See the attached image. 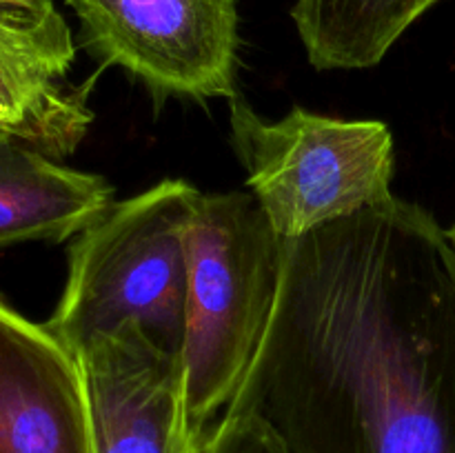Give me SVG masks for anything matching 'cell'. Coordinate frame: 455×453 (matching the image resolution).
Masks as SVG:
<instances>
[{
	"mask_svg": "<svg viewBox=\"0 0 455 453\" xmlns=\"http://www.w3.org/2000/svg\"><path fill=\"white\" fill-rule=\"evenodd\" d=\"M284 453H455V242L391 198L287 240L260 351L227 407Z\"/></svg>",
	"mask_w": 455,
	"mask_h": 453,
	"instance_id": "cell-1",
	"label": "cell"
},
{
	"mask_svg": "<svg viewBox=\"0 0 455 453\" xmlns=\"http://www.w3.org/2000/svg\"><path fill=\"white\" fill-rule=\"evenodd\" d=\"M80 44L118 67L156 102L238 96V0H65Z\"/></svg>",
	"mask_w": 455,
	"mask_h": 453,
	"instance_id": "cell-5",
	"label": "cell"
},
{
	"mask_svg": "<svg viewBox=\"0 0 455 453\" xmlns=\"http://www.w3.org/2000/svg\"><path fill=\"white\" fill-rule=\"evenodd\" d=\"M196 453H284L262 422L225 411L203 435Z\"/></svg>",
	"mask_w": 455,
	"mask_h": 453,
	"instance_id": "cell-11",
	"label": "cell"
},
{
	"mask_svg": "<svg viewBox=\"0 0 455 453\" xmlns=\"http://www.w3.org/2000/svg\"><path fill=\"white\" fill-rule=\"evenodd\" d=\"M287 240L251 191L196 198L185 229L182 371L196 442L227 411L260 351L283 280Z\"/></svg>",
	"mask_w": 455,
	"mask_h": 453,
	"instance_id": "cell-2",
	"label": "cell"
},
{
	"mask_svg": "<svg viewBox=\"0 0 455 453\" xmlns=\"http://www.w3.org/2000/svg\"><path fill=\"white\" fill-rule=\"evenodd\" d=\"M114 187L13 138H0V249L65 242L114 204Z\"/></svg>",
	"mask_w": 455,
	"mask_h": 453,
	"instance_id": "cell-9",
	"label": "cell"
},
{
	"mask_svg": "<svg viewBox=\"0 0 455 453\" xmlns=\"http://www.w3.org/2000/svg\"><path fill=\"white\" fill-rule=\"evenodd\" d=\"M0 453H96L78 358L3 298Z\"/></svg>",
	"mask_w": 455,
	"mask_h": 453,
	"instance_id": "cell-8",
	"label": "cell"
},
{
	"mask_svg": "<svg viewBox=\"0 0 455 453\" xmlns=\"http://www.w3.org/2000/svg\"><path fill=\"white\" fill-rule=\"evenodd\" d=\"M449 235H451V240L455 242V220H453V225L449 226Z\"/></svg>",
	"mask_w": 455,
	"mask_h": 453,
	"instance_id": "cell-12",
	"label": "cell"
},
{
	"mask_svg": "<svg viewBox=\"0 0 455 453\" xmlns=\"http://www.w3.org/2000/svg\"><path fill=\"white\" fill-rule=\"evenodd\" d=\"M96 453H196L182 358L138 324L89 340L76 354Z\"/></svg>",
	"mask_w": 455,
	"mask_h": 453,
	"instance_id": "cell-6",
	"label": "cell"
},
{
	"mask_svg": "<svg viewBox=\"0 0 455 453\" xmlns=\"http://www.w3.org/2000/svg\"><path fill=\"white\" fill-rule=\"evenodd\" d=\"M443 0H296L291 18L320 71L369 69Z\"/></svg>",
	"mask_w": 455,
	"mask_h": 453,
	"instance_id": "cell-10",
	"label": "cell"
},
{
	"mask_svg": "<svg viewBox=\"0 0 455 453\" xmlns=\"http://www.w3.org/2000/svg\"><path fill=\"white\" fill-rule=\"evenodd\" d=\"M231 147L275 234L296 240L394 198V136L380 120H342L293 107L267 120L229 100Z\"/></svg>",
	"mask_w": 455,
	"mask_h": 453,
	"instance_id": "cell-4",
	"label": "cell"
},
{
	"mask_svg": "<svg viewBox=\"0 0 455 453\" xmlns=\"http://www.w3.org/2000/svg\"><path fill=\"white\" fill-rule=\"evenodd\" d=\"M76 44L52 0H0V138L53 160L74 154L93 123L92 84H71Z\"/></svg>",
	"mask_w": 455,
	"mask_h": 453,
	"instance_id": "cell-7",
	"label": "cell"
},
{
	"mask_svg": "<svg viewBox=\"0 0 455 453\" xmlns=\"http://www.w3.org/2000/svg\"><path fill=\"white\" fill-rule=\"evenodd\" d=\"M200 191L167 178L71 238L67 280L43 322L71 354L124 324H138L180 354L185 333V229Z\"/></svg>",
	"mask_w": 455,
	"mask_h": 453,
	"instance_id": "cell-3",
	"label": "cell"
}]
</instances>
